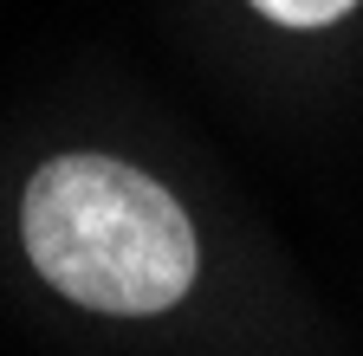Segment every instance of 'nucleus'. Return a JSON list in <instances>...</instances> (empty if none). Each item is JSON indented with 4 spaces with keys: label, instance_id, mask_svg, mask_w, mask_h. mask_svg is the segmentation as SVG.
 Instances as JSON below:
<instances>
[{
    "label": "nucleus",
    "instance_id": "nucleus-2",
    "mask_svg": "<svg viewBox=\"0 0 363 356\" xmlns=\"http://www.w3.org/2000/svg\"><path fill=\"white\" fill-rule=\"evenodd\" d=\"M253 7L266 13V20H279V26H331V20H344L357 0H253Z\"/></svg>",
    "mask_w": 363,
    "mask_h": 356
},
{
    "label": "nucleus",
    "instance_id": "nucleus-1",
    "mask_svg": "<svg viewBox=\"0 0 363 356\" xmlns=\"http://www.w3.org/2000/svg\"><path fill=\"white\" fill-rule=\"evenodd\" d=\"M39 279L104 318H150L195 285V227L162 182L117 156H59L20 201Z\"/></svg>",
    "mask_w": 363,
    "mask_h": 356
}]
</instances>
